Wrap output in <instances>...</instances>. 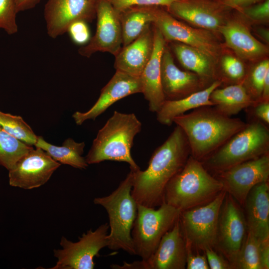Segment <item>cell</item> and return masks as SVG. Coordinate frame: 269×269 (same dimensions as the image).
<instances>
[{
    "instance_id": "6da1fadb",
    "label": "cell",
    "mask_w": 269,
    "mask_h": 269,
    "mask_svg": "<svg viewBox=\"0 0 269 269\" xmlns=\"http://www.w3.org/2000/svg\"><path fill=\"white\" fill-rule=\"evenodd\" d=\"M190 154L187 137L176 125L154 151L147 168L134 171L132 195L137 204L151 208L162 204L166 185L183 168Z\"/></svg>"
},
{
    "instance_id": "7a4b0ae2",
    "label": "cell",
    "mask_w": 269,
    "mask_h": 269,
    "mask_svg": "<svg viewBox=\"0 0 269 269\" xmlns=\"http://www.w3.org/2000/svg\"><path fill=\"white\" fill-rule=\"evenodd\" d=\"M173 123L184 132L191 155L199 161L206 159L247 125L208 106L176 117Z\"/></svg>"
},
{
    "instance_id": "3957f363",
    "label": "cell",
    "mask_w": 269,
    "mask_h": 269,
    "mask_svg": "<svg viewBox=\"0 0 269 269\" xmlns=\"http://www.w3.org/2000/svg\"><path fill=\"white\" fill-rule=\"evenodd\" d=\"M141 127L134 114L115 111L98 131L85 157L87 163L96 164L105 160L125 162L129 164L131 170H140L132 156L131 149Z\"/></svg>"
},
{
    "instance_id": "277c9868",
    "label": "cell",
    "mask_w": 269,
    "mask_h": 269,
    "mask_svg": "<svg viewBox=\"0 0 269 269\" xmlns=\"http://www.w3.org/2000/svg\"><path fill=\"white\" fill-rule=\"evenodd\" d=\"M224 188L200 161L190 155L183 168L168 182L164 202L181 211L212 200Z\"/></svg>"
},
{
    "instance_id": "5b68a950",
    "label": "cell",
    "mask_w": 269,
    "mask_h": 269,
    "mask_svg": "<svg viewBox=\"0 0 269 269\" xmlns=\"http://www.w3.org/2000/svg\"><path fill=\"white\" fill-rule=\"evenodd\" d=\"M134 171L130 170L118 187L109 195L94 199L108 215L110 229L107 238L110 250H122L136 255L131 232L136 217L137 204L132 195Z\"/></svg>"
},
{
    "instance_id": "8992f818",
    "label": "cell",
    "mask_w": 269,
    "mask_h": 269,
    "mask_svg": "<svg viewBox=\"0 0 269 269\" xmlns=\"http://www.w3.org/2000/svg\"><path fill=\"white\" fill-rule=\"evenodd\" d=\"M269 149L268 129L262 122L254 121L205 159V164L219 173L267 154Z\"/></svg>"
},
{
    "instance_id": "52a82bcc",
    "label": "cell",
    "mask_w": 269,
    "mask_h": 269,
    "mask_svg": "<svg viewBox=\"0 0 269 269\" xmlns=\"http://www.w3.org/2000/svg\"><path fill=\"white\" fill-rule=\"evenodd\" d=\"M181 211L165 202L156 209L137 204L131 235L136 255L146 261L152 255L161 238L174 225Z\"/></svg>"
},
{
    "instance_id": "ba28073f",
    "label": "cell",
    "mask_w": 269,
    "mask_h": 269,
    "mask_svg": "<svg viewBox=\"0 0 269 269\" xmlns=\"http://www.w3.org/2000/svg\"><path fill=\"white\" fill-rule=\"evenodd\" d=\"M227 192L224 189L207 204L181 211L179 221L186 245L203 250L216 245L220 211Z\"/></svg>"
},
{
    "instance_id": "9c48e42d",
    "label": "cell",
    "mask_w": 269,
    "mask_h": 269,
    "mask_svg": "<svg viewBox=\"0 0 269 269\" xmlns=\"http://www.w3.org/2000/svg\"><path fill=\"white\" fill-rule=\"evenodd\" d=\"M109 229L107 223L95 230L92 229L83 233L78 241L73 242L62 237L61 249H55L54 256L57 261L51 269H93L94 259L101 249L108 246L107 236Z\"/></svg>"
},
{
    "instance_id": "30bf717a",
    "label": "cell",
    "mask_w": 269,
    "mask_h": 269,
    "mask_svg": "<svg viewBox=\"0 0 269 269\" xmlns=\"http://www.w3.org/2000/svg\"><path fill=\"white\" fill-rule=\"evenodd\" d=\"M97 28L89 42L79 49V53L89 57L97 52L115 56L122 49L123 37L120 13L107 0H96Z\"/></svg>"
},
{
    "instance_id": "8fae6325",
    "label": "cell",
    "mask_w": 269,
    "mask_h": 269,
    "mask_svg": "<svg viewBox=\"0 0 269 269\" xmlns=\"http://www.w3.org/2000/svg\"><path fill=\"white\" fill-rule=\"evenodd\" d=\"M153 24L165 40L176 41L200 50L211 58L219 54V46L207 30L197 29L179 21L160 6H153Z\"/></svg>"
},
{
    "instance_id": "7c38bea8",
    "label": "cell",
    "mask_w": 269,
    "mask_h": 269,
    "mask_svg": "<svg viewBox=\"0 0 269 269\" xmlns=\"http://www.w3.org/2000/svg\"><path fill=\"white\" fill-rule=\"evenodd\" d=\"M60 165L42 149L33 148L8 170L9 185L24 189L39 187Z\"/></svg>"
},
{
    "instance_id": "4fadbf2b",
    "label": "cell",
    "mask_w": 269,
    "mask_h": 269,
    "mask_svg": "<svg viewBox=\"0 0 269 269\" xmlns=\"http://www.w3.org/2000/svg\"><path fill=\"white\" fill-rule=\"evenodd\" d=\"M247 227L245 217L237 201L226 194L220 211L216 245L233 266L245 238Z\"/></svg>"
},
{
    "instance_id": "5bb4252c",
    "label": "cell",
    "mask_w": 269,
    "mask_h": 269,
    "mask_svg": "<svg viewBox=\"0 0 269 269\" xmlns=\"http://www.w3.org/2000/svg\"><path fill=\"white\" fill-rule=\"evenodd\" d=\"M220 173L224 188L235 200L244 205L248 194L256 185L268 181L269 153L237 164Z\"/></svg>"
},
{
    "instance_id": "9a60e30c",
    "label": "cell",
    "mask_w": 269,
    "mask_h": 269,
    "mask_svg": "<svg viewBox=\"0 0 269 269\" xmlns=\"http://www.w3.org/2000/svg\"><path fill=\"white\" fill-rule=\"evenodd\" d=\"M186 246L179 217L161 238L157 247L146 260L126 264L128 269H184L186 267Z\"/></svg>"
},
{
    "instance_id": "2e32d148",
    "label": "cell",
    "mask_w": 269,
    "mask_h": 269,
    "mask_svg": "<svg viewBox=\"0 0 269 269\" xmlns=\"http://www.w3.org/2000/svg\"><path fill=\"white\" fill-rule=\"evenodd\" d=\"M95 15V2L90 0H48L44 9L47 33L52 38L66 32L73 22L89 21Z\"/></svg>"
},
{
    "instance_id": "e0dca14e",
    "label": "cell",
    "mask_w": 269,
    "mask_h": 269,
    "mask_svg": "<svg viewBox=\"0 0 269 269\" xmlns=\"http://www.w3.org/2000/svg\"><path fill=\"white\" fill-rule=\"evenodd\" d=\"M139 77L116 70V73L101 90L98 99L86 112L77 111L72 115L76 124L82 125L88 120H95L117 101L129 95L142 93Z\"/></svg>"
},
{
    "instance_id": "ac0fdd59",
    "label": "cell",
    "mask_w": 269,
    "mask_h": 269,
    "mask_svg": "<svg viewBox=\"0 0 269 269\" xmlns=\"http://www.w3.org/2000/svg\"><path fill=\"white\" fill-rule=\"evenodd\" d=\"M166 10L180 18L206 30H219L223 21L226 7L222 0H180L172 3Z\"/></svg>"
},
{
    "instance_id": "d6986e66",
    "label": "cell",
    "mask_w": 269,
    "mask_h": 269,
    "mask_svg": "<svg viewBox=\"0 0 269 269\" xmlns=\"http://www.w3.org/2000/svg\"><path fill=\"white\" fill-rule=\"evenodd\" d=\"M153 33L152 53L139 77L142 93L148 102L149 110L156 113L165 101L161 82V58L165 47V40L155 26Z\"/></svg>"
},
{
    "instance_id": "ffe728a7",
    "label": "cell",
    "mask_w": 269,
    "mask_h": 269,
    "mask_svg": "<svg viewBox=\"0 0 269 269\" xmlns=\"http://www.w3.org/2000/svg\"><path fill=\"white\" fill-rule=\"evenodd\" d=\"M269 186L265 181L249 192L244 205L248 231L260 241L269 239Z\"/></svg>"
},
{
    "instance_id": "44dd1931",
    "label": "cell",
    "mask_w": 269,
    "mask_h": 269,
    "mask_svg": "<svg viewBox=\"0 0 269 269\" xmlns=\"http://www.w3.org/2000/svg\"><path fill=\"white\" fill-rule=\"evenodd\" d=\"M153 42V30L150 26L115 56L114 66L116 70L139 77L150 58Z\"/></svg>"
},
{
    "instance_id": "7402d4cb",
    "label": "cell",
    "mask_w": 269,
    "mask_h": 269,
    "mask_svg": "<svg viewBox=\"0 0 269 269\" xmlns=\"http://www.w3.org/2000/svg\"><path fill=\"white\" fill-rule=\"evenodd\" d=\"M161 82L165 100L181 99L195 92L199 83L196 75L176 66L165 47L161 58Z\"/></svg>"
},
{
    "instance_id": "603a6c76",
    "label": "cell",
    "mask_w": 269,
    "mask_h": 269,
    "mask_svg": "<svg viewBox=\"0 0 269 269\" xmlns=\"http://www.w3.org/2000/svg\"><path fill=\"white\" fill-rule=\"evenodd\" d=\"M221 84V81L216 80L204 89L192 93L181 99L166 100L156 112L157 120L162 125L170 126L175 118L184 114L189 110L203 106H213L210 99V95Z\"/></svg>"
},
{
    "instance_id": "cb8c5ba5",
    "label": "cell",
    "mask_w": 269,
    "mask_h": 269,
    "mask_svg": "<svg viewBox=\"0 0 269 269\" xmlns=\"http://www.w3.org/2000/svg\"><path fill=\"white\" fill-rule=\"evenodd\" d=\"M219 30L224 37L228 46L240 56L253 59L267 52V47L250 33L242 23L231 20L222 25Z\"/></svg>"
},
{
    "instance_id": "d4e9b609",
    "label": "cell",
    "mask_w": 269,
    "mask_h": 269,
    "mask_svg": "<svg viewBox=\"0 0 269 269\" xmlns=\"http://www.w3.org/2000/svg\"><path fill=\"white\" fill-rule=\"evenodd\" d=\"M213 107L220 113L231 117L255 104L242 83L215 89L210 95Z\"/></svg>"
},
{
    "instance_id": "484cf974",
    "label": "cell",
    "mask_w": 269,
    "mask_h": 269,
    "mask_svg": "<svg viewBox=\"0 0 269 269\" xmlns=\"http://www.w3.org/2000/svg\"><path fill=\"white\" fill-rule=\"evenodd\" d=\"M34 146L44 150L61 164L81 169H86L88 166L85 157L82 156L85 146L84 142H77L68 138L64 141L61 146H56L46 141L42 136H38Z\"/></svg>"
},
{
    "instance_id": "4316f807",
    "label": "cell",
    "mask_w": 269,
    "mask_h": 269,
    "mask_svg": "<svg viewBox=\"0 0 269 269\" xmlns=\"http://www.w3.org/2000/svg\"><path fill=\"white\" fill-rule=\"evenodd\" d=\"M123 46L137 38L154 21L153 6H135L119 13Z\"/></svg>"
},
{
    "instance_id": "83f0119b",
    "label": "cell",
    "mask_w": 269,
    "mask_h": 269,
    "mask_svg": "<svg viewBox=\"0 0 269 269\" xmlns=\"http://www.w3.org/2000/svg\"><path fill=\"white\" fill-rule=\"evenodd\" d=\"M174 51L181 65L202 78L211 75V58L202 51L190 46L178 43Z\"/></svg>"
},
{
    "instance_id": "f1b7e54d",
    "label": "cell",
    "mask_w": 269,
    "mask_h": 269,
    "mask_svg": "<svg viewBox=\"0 0 269 269\" xmlns=\"http://www.w3.org/2000/svg\"><path fill=\"white\" fill-rule=\"evenodd\" d=\"M33 147L16 138L0 127V165L10 169Z\"/></svg>"
},
{
    "instance_id": "f546056e",
    "label": "cell",
    "mask_w": 269,
    "mask_h": 269,
    "mask_svg": "<svg viewBox=\"0 0 269 269\" xmlns=\"http://www.w3.org/2000/svg\"><path fill=\"white\" fill-rule=\"evenodd\" d=\"M260 243L261 241L248 231L233 264L234 268L263 269L260 259Z\"/></svg>"
},
{
    "instance_id": "4dcf8cb0",
    "label": "cell",
    "mask_w": 269,
    "mask_h": 269,
    "mask_svg": "<svg viewBox=\"0 0 269 269\" xmlns=\"http://www.w3.org/2000/svg\"><path fill=\"white\" fill-rule=\"evenodd\" d=\"M0 127L9 134L29 145H34L37 141L38 136L20 116L0 111Z\"/></svg>"
},
{
    "instance_id": "1f68e13d",
    "label": "cell",
    "mask_w": 269,
    "mask_h": 269,
    "mask_svg": "<svg viewBox=\"0 0 269 269\" xmlns=\"http://www.w3.org/2000/svg\"><path fill=\"white\" fill-rule=\"evenodd\" d=\"M17 13L15 0H0V29L9 35L16 33L18 31Z\"/></svg>"
},
{
    "instance_id": "d6a6232c",
    "label": "cell",
    "mask_w": 269,
    "mask_h": 269,
    "mask_svg": "<svg viewBox=\"0 0 269 269\" xmlns=\"http://www.w3.org/2000/svg\"><path fill=\"white\" fill-rule=\"evenodd\" d=\"M119 12L135 6H160L167 7L180 0H107Z\"/></svg>"
},
{
    "instance_id": "836d02e7",
    "label": "cell",
    "mask_w": 269,
    "mask_h": 269,
    "mask_svg": "<svg viewBox=\"0 0 269 269\" xmlns=\"http://www.w3.org/2000/svg\"><path fill=\"white\" fill-rule=\"evenodd\" d=\"M72 40L77 44L85 45L91 39L90 32L86 21L77 20L72 23L67 31Z\"/></svg>"
},
{
    "instance_id": "e575fe53",
    "label": "cell",
    "mask_w": 269,
    "mask_h": 269,
    "mask_svg": "<svg viewBox=\"0 0 269 269\" xmlns=\"http://www.w3.org/2000/svg\"><path fill=\"white\" fill-rule=\"evenodd\" d=\"M268 72H269V62L268 60H265L258 64L251 74L252 87L254 92L258 97L257 102L261 100L264 79Z\"/></svg>"
},
{
    "instance_id": "d590c367",
    "label": "cell",
    "mask_w": 269,
    "mask_h": 269,
    "mask_svg": "<svg viewBox=\"0 0 269 269\" xmlns=\"http://www.w3.org/2000/svg\"><path fill=\"white\" fill-rule=\"evenodd\" d=\"M222 66L226 75L232 80H241L245 75L244 65L241 61L234 56H224L222 60Z\"/></svg>"
},
{
    "instance_id": "8d00e7d4",
    "label": "cell",
    "mask_w": 269,
    "mask_h": 269,
    "mask_svg": "<svg viewBox=\"0 0 269 269\" xmlns=\"http://www.w3.org/2000/svg\"><path fill=\"white\" fill-rule=\"evenodd\" d=\"M239 10H242L246 16L252 19L266 20L269 17V0H265L260 3H256Z\"/></svg>"
},
{
    "instance_id": "74e56055",
    "label": "cell",
    "mask_w": 269,
    "mask_h": 269,
    "mask_svg": "<svg viewBox=\"0 0 269 269\" xmlns=\"http://www.w3.org/2000/svg\"><path fill=\"white\" fill-rule=\"evenodd\" d=\"M204 251L207 258L209 268L211 269H231L233 266L229 261L225 260L215 252L212 248H206Z\"/></svg>"
},
{
    "instance_id": "f35d334b",
    "label": "cell",
    "mask_w": 269,
    "mask_h": 269,
    "mask_svg": "<svg viewBox=\"0 0 269 269\" xmlns=\"http://www.w3.org/2000/svg\"><path fill=\"white\" fill-rule=\"evenodd\" d=\"M186 266L187 269H209L205 255L194 254L191 248L186 245Z\"/></svg>"
},
{
    "instance_id": "ab89813d",
    "label": "cell",
    "mask_w": 269,
    "mask_h": 269,
    "mask_svg": "<svg viewBox=\"0 0 269 269\" xmlns=\"http://www.w3.org/2000/svg\"><path fill=\"white\" fill-rule=\"evenodd\" d=\"M254 114L261 122L269 124V101H259L254 104Z\"/></svg>"
},
{
    "instance_id": "60d3db41",
    "label": "cell",
    "mask_w": 269,
    "mask_h": 269,
    "mask_svg": "<svg viewBox=\"0 0 269 269\" xmlns=\"http://www.w3.org/2000/svg\"><path fill=\"white\" fill-rule=\"evenodd\" d=\"M262 0H223L224 4L230 9H241L256 4Z\"/></svg>"
},
{
    "instance_id": "b9f144b4",
    "label": "cell",
    "mask_w": 269,
    "mask_h": 269,
    "mask_svg": "<svg viewBox=\"0 0 269 269\" xmlns=\"http://www.w3.org/2000/svg\"><path fill=\"white\" fill-rule=\"evenodd\" d=\"M260 259L263 269H269V239L261 241Z\"/></svg>"
},
{
    "instance_id": "7bdbcfd3",
    "label": "cell",
    "mask_w": 269,
    "mask_h": 269,
    "mask_svg": "<svg viewBox=\"0 0 269 269\" xmlns=\"http://www.w3.org/2000/svg\"><path fill=\"white\" fill-rule=\"evenodd\" d=\"M41 0H15L17 12L33 8Z\"/></svg>"
},
{
    "instance_id": "ee69618b",
    "label": "cell",
    "mask_w": 269,
    "mask_h": 269,
    "mask_svg": "<svg viewBox=\"0 0 269 269\" xmlns=\"http://www.w3.org/2000/svg\"><path fill=\"white\" fill-rule=\"evenodd\" d=\"M259 34L266 41H268V42L269 41V30H267V29H260Z\"/></svg>"
},
{
    "instance_id": "f6af8a7d",
    "label": "cell",
    "mask_w": 269,
    "mask_h": 269,
    "mask_svg": "<svg viewBox=\"0 0 269 269\" xmlns=\"http://www.w3.org/2000/svg\"><path fill=\"white\" fill-rule=\"evenodd\" d=\"M90 0L93 1V2H95L96 0Z\"/></svg>"
},
{
    "instance_id": "bcb514c9",
    "label": "cell",
    "mask_w": 269,
    "mask_h": 269,
    "mask_svg": "<svg viewBox=\"0 0 269 269\" xmlns=\"http://www.w3.org/2000/svg\"></svg>"
}]
</instances>
